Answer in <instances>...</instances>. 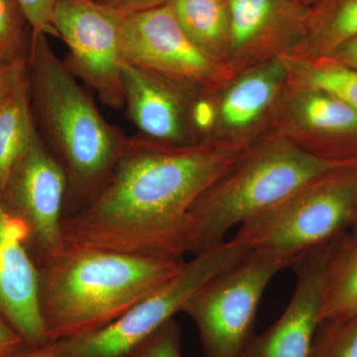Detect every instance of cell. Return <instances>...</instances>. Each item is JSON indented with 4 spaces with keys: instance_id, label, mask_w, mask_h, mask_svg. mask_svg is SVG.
<instances>
[{
    "instance_id": "1",
    "label": "cell",
    "mask_w": 357,
    "mask_h": 357,
    "mask_svg": "<svg viewBox=\"0 0 357 357\" xmlns=\"http://www.w3.org/2000/svg\"><path fill=\"white\" fill-rule=\"evenodd\" d=\"M248 149L241 140L175 145L141 134L129 137L100 196L65 218V243L182 258L192 204Z\"/></svg>"
},
{
    "instance_id": "2",
    "label": "cell",
    "mask_w": 357,
    "mask_h": 357,
    "mask_svg": "<svg viewBox=\"0 0 357 357\" xmlns=\"http://www.w3.org/2000/svg\"><path fill=\"white\" fill-rule=\"evenodd\" d=\"M26 77L40 137L67 177L68 218L105 190L129 137L103 117L44 33L30 35Z\"/></svg>"
},
{
    "instance_id": "3",
    "label": "cell",
    "mask_w": 357,
    "mask_h": 357,
    "mask_svg": "<svg viewBox=\"0 0 357 357\" xmlns=\"http://www.w3.org/2000/svg\"><path fill=\"white\" fill-rule=\"evenodd\" d=\"M182 258L66 243L40 265V309L49 340L109 325L171 280Z\"/></svg>"
},
{
    "instance_id": "4",
    "label": "cell",
    "mask_w": 357,
    "mask_h": 357,
    "mask_svg": "<svg viewBox=\"0 0 357 357\" xmlns=\"http://www.w3.org/2000/svg\"><path fill=\"white\" fill-rule=\"evenodd\" d=\"M356 165L314 153L288 135L268 138L249 148L192 204L185 220V253L198 255L217 248L232 227L326 174Z\"/></svg>"
},
{
    "instance_id": "5",
    "label": "cell",
    "mask_w": 357,
    "mask_h": 357,
    "mask_svg": "<svg viewBox=\"0 0 357 357\" xmlns=\"http://www.w3.org/2000/svg\"><path fill=\"white\" fill-rule=\"evenodd\" d=\"M357 215V165L301 188L239 225L231 239L250 249L305 255L351 230Z\"/></svg>"
},
{
    "instance_id": "6",
    "label": "cell",
    "mask_w": 357,
    "mask_h": 357,
    "mask_svg": "<svg viewBox=\"0 0 357 357\" xmlns=\"http://www.w3.org/2000/svg\"><path fill=\"white\" fill-rule=\"evenodd\" d=\"M305 255L253 249L192 296L183 312L196 324L204 357L243 356L256 335V314L268 284Z\"/></svg>"
},
{
    "instance_id": "7",
    "label": "cell",
    "mask_w": 357,
    "mask_h": 357,
    "mask_svg": "<svg viewBox=\"0 0 357 357\" xmlns=\"http://www.w3.org/2000/svg\"><path fill=\"white\" fill-rule=\"evenodd\" d=\"M252 249L229 241L185 262L180 272L126 314L95 332L53 340L58 357H124L174 319L211 279Z\"/></svg>"
},
{
    "instance_id": "8",
    "label": "cell",
    "mask_w": 357,
    "mask_h": 357,
    "mask_svg": "<svg viewBox=\"0 0 357 357\" xmlns=\"http://www.w3.org/2000/svg\"><path fill=\"white\" fill-rule=\"evenodd\" d=\"M66 195L64 169L36 130L11 169L0 199L24 227L26 248L38 267L64 248Z\"/></svg>"
},
{
    "instance_id": "9",
    "label": "cell",
    "mask_w": 357,
    "mask_h": 357,
    "mask_svg": "<svg viewBox=\"0 0 357 357\" xmlns=\"http://www.w3.org/2000/svg\"><path fill=\"white\" fill-rule=\"evenodd\" d=\"M112 11L121 31L124 63L206 91L215 89L231 73L192 43L170 2L139 13Z\"/></svg>"
},
{
    "instance_id": "10",
    "label": "cell",
    "mask_w": 357,
    "mask_h": 357,
    "mask_svg": "<svg viewBox=\"0 0 357 357\" xmlns=\"http://www.w3.org/2000/svg\"><path fill=\"white\" fill-rule=\"evenodd\" d=\"M53 24L69 50L65 64L70 73L107 107L122 109L124 60L114 11L93 0H57Z\"/></svg>"
},
{
    "instance_id": "11",
    "label": "cell",
    "mask_w": 357,
    "mask_h": 357,
    "mask_svg": "<svg viewBox=\"0 0 357 357\" xmlns=\"http://www.w3.org/2000/svg\"><path fill=\"white\" fill-rule=\"evenodd\" d=\"M124 102L129 119L150 139L175 145L199 142L192 112L199 86L122 65Z\"/></svg>"
},
{
    "instance_id": "12",
    "label": "cell",
    "mask_w": 357,
    "mask_h": 357,
    "mask_svg": "<svg viewBox=\"0 0 357 357\" xmlns=\"http://www.w3.org/2000/svg\"><path fill=\"white\" fill-rule=\"evenodd\" d=\"M25 243L24 227L0 199V314L26 344L42 345L50 340L40 309L39 267Z\"/></svg>"
},
{
    "instance_id": "13",
    "label": "cell",
    "mask_w": 357,
    "mask_h": 357,
    "mask_svg": "<svg viewBox=\"0 0 357 357\" xmlns=\"http://www.w3.org/2000/svg\"><path fill=\"white\" fill-rule=\"evenodd\" d=\"M331 243L312 249L294 265L297 284L288 307L273 325L253 337L241 357H311L321 323V273Z\"/></svg>"
},
{
    "instance_id": "14",
    "label": "cell",
    "mask_w": 357,
    "mask_h": 357,
    "mask_svg": "<svg viewBox=\"0 0 357 357\" xmlns=\"http://www.w3.org/2000/svg\"><path fill=\"white\" fill-rule=\"evenodd\" d=\"M229 53H292L303 40L307 7L295 0H227Z\"/></svg>"
},
{
    "instance_id": "15",
    "label": "cell",
    "mask_w": 357,
    "mask_h": 357,
    "mask_svg": "<svg viewBox=\"0 0 357 357\" xmlns=\"http://www.w3.org/2000/svg\"><path fill=\"white\" fill-rule=\"evenodd\" d=\"M293 86V119L307 133L296 142L326 158L357 162V110L326 91Z\"/></svg>"
},
{
    "instance_id": "16",
    "label": "cell",
    "mask_w": 357,
    "mask_h": 357,
    "mask_svg": "<svg viewBox=\"0 0 357 357\" xmlns=\"http://www.w3.org/2000/svg\"><path fill=\"white\" fill-rule=\"evenodd\" d=\"M288 79V70L281 57L251 70L225 93L218 114L231 128H243L261 116Z\"/></svg>"
},
{
    "instance_id": "17",
    "label": "cell",
    "mask_w": 357,
    "mask_h": 357,
    "mask_svg": "<svg viewBox=\"0 0 357 357\" xmlns=\"http://www.w3.org/2000/svg\"><path fill=\"white\" fill-rule=\"evenodd\" d=\"M357 316V236L330 244L321 281V321Z\"/></svg>"
},
{
    "instance_id": "18",
    "label": "cell",
    "mask_w": 357,
    "mask_h": 357,
    "mask_svg": "<svg viewBox=\"0 0 357 357\" xmlns=\"http://www.w3.org/2000/svg\"><path fill=\"white\" fill-rule=\"evenodd\" d=\"M357 37V0H316L307 7L306 29L294 50L303 58H326Z\"/></svg>"
},
{
    "instance_id": "19",
    "label": "cell",
    "mask_w": 357,
    "mask_h": 357,
    "mask_svg": "<svg viewBox=\"0 0 357 357\" xmlns=\"http://www.w3.org/2000/svg\"><path fill=\"white\" fill-rule=\"evenodd\" d=\"M174 14L192 43L222 62L229 53L230 18L227 0H171Z\"/></svg>"
},
{
    "instance_id": "20",
    "label": "cell",
    "mask_w": 357,
    "mask_h": 357,
    "mask_svg": "<svg viewBox=\"0 0 357 357\" xmlns=\"http://www.w3.org/2000/svg\"><path fill=\"white\" fill-rule=\"evenodd\" d=\"M36 130L25 76L0 105V192Z\"/></svg>"
},
{
    "instance_id": "21",
    "label": "cell",
    "mask_w": 357,
    "mask_h": 357,
    "mask_svg": "<svg viewBox=\"0 0 357 357\" xmlns=\"http://www.w3.org/2000/svg\"><path fill=\"white\" fill-rule=\"evenodd\" d=\"M280 57L292 84L326 91L357 110V70L328 58Z\"/></svg>"
},
{
    "instance_id": "22",
    "label": "cell",
    "mask_w": 357,
    "mask_h": 357,
    "mask_svg": "<svg viewBox=\"0 0 357 357\" xmlns=\"http://www.w3.org/2000/svg\"><path fill=\"white\" fill-rule=\"evenodd\" d=\"M31 28L18 0H0V68L26 58Z\"/></svg>"
},
{
    "instance_id": "23",
    "label": "cell",
    "mask_w": 357,
    "mask_h": 357,
    "mask_svg": "<svg viewBox=\"0 0 357 357\" xmlns=\"http://www.w3.org/2000/svg\"><path fill=\"white\" fill-rule=\"evenodd\" d=\"M311 357H357V316L321 321Z\"/></svg>"
},
{
    "instance_id": "24",
    "label": "cell",
    "mask_w": 357,
    "mask_h": 357,
    "mask_svg": "<svg viewBox=\"0 0 357 357\" xmlns=\"http://www.w3.org/2000/svg\"><path fill=\"white\" fill-rule=\"evenodd\" d=\"M124 357H183L180 326L170 319Z\"/></svg>"
},
{
    "instance_id": "25",
    "label": "cell",
    "mask_w": 357,
    "mask_h": 357,
    "mask_svg": "<svg viewBox=\"0 0 357 357\" xmlns=\"http://www.w3.org/2000/svg\"><path fill=\"white\" fill-rule=\"evenodd\" d=\"M29 21L32 33L57 37L53 18L57 0H18Z\"/></svg>"
},
{
    "instance_id": "26",
    "label": "cell",
    "mask_w": 357,
    "mask_h": 357,
    "mask_svg": "<svg viewBox=\"0 0 357 357\" xmlns=\"http://www.w3.org/2000/svg\"><path fill=\"white\" fill-rule=\"evenodd\" d=\"M26 76V58L0 68V105Z\"/></svg>"
},
{
    "instance_id": "27",
    "label": "cell",
    "mask_w": 357,
    "mask_h": 357,
    "mask_svg": "<svg viewBox=\"0 0 357 357\" xmlns=\"http://www.w3.org/2000/svg\"><path fill=\"white\" fill-rule=\"evenodd\" d=\"M100 6L121 13H134L164 6L171 0H93Z\"/></svg>"
},
{
    "instance_id": "28",
    "label": "cell",
    "mask_w": 357,
    "mask_h": 357,
    "mask_svg": "<svg viewBox=\"0 0 357 357\" xmlns=\"http://www.w3.org/2000/svg\"><path fill=\"white\" fill-rule=\"evenodd\" d=\"M25 344L20 333L0 314V357L13 356Z\"/></svg>"
},
{
    "instance_id": "29",
    "label": "cell",
    "mask_w": 357,
    "mask_h": 357,
    "mask_svg": "<svg viewBox=\"0 0 357 357\" xmlns=\"http://www.w3.org/2000/svg\"><path fill=\"white\" fill-rule=\"evenodd\" d=\"M218 110L215 109V103L206 98H199L194 107L192 119H194L195 128L198 132L208 131L215 126L217 121Z\"/></svg>"
},
{
    "instance_id": "30",
    "label": "cell",
    "mask_w": 357,
    "mask_h": 357,
    "mask_svg": "<svg viewBox=\"0 0 357 357\" xmlns=\"http://www.w3.org/2000/svg\"><path fill=\"white\" fill-rule=\"evenodd\" d=\"M326 58L357 70V37L340 45Z\"/></svg>"
},
{
    "instance_id": "31",
    "label": "cell",
    "mask_w": 357,
    "mask_h": 357,
    "mask_svg": "<svg viewBox=\"0 0 357 357\" xmlns=\"http://www.w3.org/2000/svg\"><path fill=\"white\" fill-rule=\"evenodd\" d=\"M11 357H58L53 340L42 345L26 344Z\"/></svg>"
},
{
    "instance_id": "32",
    "label": "cell",
    "mask_w": 357,
    "mask_h": 357,
    "mask_svg": "<svg viewBox=\"0 0 357 357\" xmlns=\"http://www.w3.org/2000/svg\"><path fill=\"white\" fill-rule=\"evenodd\" d=\"M295 1H297L298 3L302 4V6L305 7H310L316 0H295Z\"/></svg>"
},
{
    "instance_id": "33",
    "label": "cell",
    "mask_w": 357,
    "mask_h": 357,
    "mask_svg": "<svg viewBox=\"0 0 357 357\" xmlns=\"http://www.w3.org/2000/svg\"><path fill=\"white\" fill-rule=\"evenodd\" d=\"M349 232H351V234H356L357 236V215L356 217V220H354V223H352L351 230H349Z\"/></svg>"
}]
</instances>
